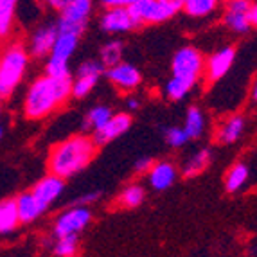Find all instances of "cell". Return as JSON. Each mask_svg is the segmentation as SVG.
<instances>
[{
	"mask_svg": "<svg viewBox=\"0 0 257 257\" xmlns=\"http://www.w3.org/2000/svg\"><path fill=\"white\" fill-rule=\"evenodd\" d=\"M56 38H58V27H56V24H43V26H40L31 35L29 47H27L29 56L38 58V60L49 56L52 47H54Z\"/></svg>",
	"mask_w": 257,
	"mask_h": 257,
	"instance_id": "obj_10",
	"label": "cell"
},
{
	"mask_svg": "<svg viewBox=\"0 0 257 257\" xmlns=\"http://www.w3.org/2000/svg\"><path fill=\"white\" fill-rule=\"evenodd\" d=\"M120 56H122V43L119 40H111V42L104 43L101 49V63L103 67H115L120 63Z\"/></svg>",
	"mask_w": 257,
	"mask_h": 257,
	"instance_id": "obj_25",
	"label": "cell"
},
{
	"mask_svg": "<svg viewBox=\"0 0 257 257\" xmlns=\"http://www.w3.org/2000/svg\"><path fill=\"white\" fill-rule=\"evenodd\" d=\"M234 58H236V51L232 47H223L219 51H216L214 54L207 60V77L210 81H218L221 79L225 74L228 72V69L234 63Z\"/></svg>",
	"mask_w": 257,
	"mask_h": 257,
	"instance_id": "obj_14",
	"label": "cell"
},
{
	"mask_svg": "<svg viewBox=\"0 0 257 257\" xmlns=\"http://www.w3.org/2000/svg\"><path fill=\"white\" fill-rule=\"evenodd\" d=\"M250 2L246 0H232L227 4V9H234V11H250Z\"/></svg>",
	"mask_w": 257,
	"mask_h": 257,
	"instance_id": "obj_34",
	"label": "cell"
},
{
	"mask_svg": "<svg viewBox=\"0 0 257 257\" xmlns=\"http://www.w3.org/2000/svg\"><path fill=\"white\" fill-rule=\"evenodd\" d=\"M95 151H97V146L86 135H72V137L58 142L49 153V175L58 176L61 180L72 178L74 175H77L90 164Z\"/></svg>",
	"mask_w": 257,
	"mask_h": 257,
	"instance_id": "obj_2",
	"label": "cell"
},
{
	"mask_svg": "<svg viewBox=\"0 0 257 257\" xmlns=\"http://www.w3.org/2000/svg\"><path fill=\"white\" fill-rule=\"evenodd\" d=\"M106 76L111 85L120 90H133L141 83V72L137 70V67H133L132 63H122V61L108 69Z\"/></svg>",
	"mask_w": 257,
	"mask_h": 257,
	"instance_id": "obj_11",
	"label": "cell"
},
{
	"mask_svg": "<svg viewBox=\"0 0 257 257\" xmlns=\"http://www.w3.org/2000/svg\"><path fill=\"white\" fill-rule=\"evenodd\" d=\"M0 111H2V108H0ZM2 135H4V128L0 126V139H2Z\"/></svg>",
	"mask_w": 257,
	"mask_h": 257,
	"instance_id": "obj_41",
	"label": "cell"
},
{
	"mask_svg": "<svg viewBox=\"0 0 257 257\" xmlns=\"http://www.w3.org/2000/svg\"><path fill=\"white\" fill-rule=\"evenodd\" d=\"M246 180H248V167H246V164H237L228 171L225 187H227L228 193H236L243 187Z\"/></svg>",
	"mask_w": 257,
	"mask_h": 257,
	"instance_id": "obj_24",
	"label": "cell"
},
{
	"mask_svg": "<svg viewBox=\"0 0 257 257\" xmlns=\"http://www.w3.org/2000/svg\"><path fill=\"white\" fill-rule=\"evenodd\" d=\"M99 26L104 33H126V31H132L133 27H137L126 8L106 9L99 20Z\"/></svg>",
	"mask_w": 257,
	"mask_h": 257,
	"instance_id": "obj_13",
	"label": "cell"
},
{
	"mask_svg": "<svg viewBox=\"0 0 257 257\" xmlns=\"http://www.w3.org/2000/svg\"><path fill=\"white\" fill-rule=\"evenodd\" d=\"M244 128V119L241 115H232L230 119L221 126V130L218 132V141L221 144H232L241 137Z\"/></svg>",
	"mask_w": 257,
	"mask_h": 257,
	"instance_id": "obj_18",
	"label": "cell"
},
{
	"mask_svg": "<svg viewBox=\"0 0 257 257\" xmlns=\"http://www.w3.org/2000/svg\"><path fill=\"white\" fill-rule=\"evenodd\" d=\"M72 97V77L40 76L31 83L24 95V115L31 120H42Z\"/></svg>",
	"mask_w": 257,
	"mask_h": 257,
	"instance_id": "obj_1",
	"label": "cell"
},
{
	"mask_svg": "<svg viewBox=\"0 0 257 257\" xmlns=\"http://www.w3.org/2000/svg\"><path fill=\"white\" fill-rule=\"evenodd\" d=\"M130 126H132V117L128 113H117V115H113L108 120L104 128H101L99 132H94L92 141H94L95 146H103V144H106V142L113 141V139L120 137L122 133L128 132Z\"/></svg>",
	"mask_w": 257,
	"mask_h": 257,
	"instance_id": "obj_12",
	"label": "cell"
},
{
	"mask_svg": "<svg viewBox=\"0 0 257 257\" xmlns=\"http://www.w3.org/2000/svg\"><path fill=\"white\" fill-rule=\"evenodd\" d=\"M18 225H20V219H18L15 198L2 200L0 202V234L2 236L4 234H11Z\"/></svg>",
	"mask_w": 257,
	"mask_h": 257,
	"instance_id": "obj_17",
	"label": "cell"
},
{
	"mask_svg": "<svg viewBox=\"0 0 257 257\" xmlns=\"http://www.w3.org/2000/svg\"><path fill=\"white\" fill-rule=\"evenodd\" d=\"M187 141H189V137L185 135L184 128H176V126H173V128L166 130V142L169 144V146L180 148V146H184Z\"/></svg>",
	"mask_w": 257,
	"mask_h": 257,
	"instance_id": "obj_31",
	"label": "cell"
},
{
	"mask_svg": "<svg viewBox=\"0 0 257 257\" xmlns=\"http://www.w3.org/2000/svg\"><path fill=\"white\" fill-rule=\"evenodd\" d=\"M104 67L101 61H95V60H88V61H83L79 67H77V74L76 76H95L99 77L103 74Z\"/></svg>",
	"mask_w": 257,
	"mask_h": 257,
	"instance_id": "obj_32",
	"label": "cell"
},
{
	"mask_svg": "<svg viewBox=\"0 0 257 257\" xmlns=\"http://www.w3.org/2000/svg\"><path fill=\"white\" fill-rule=\"evenodd\" d=\"M65 191V180L58 178L54 175H47L40 178L33 189H31V194L36 198V202L42 205L43 210H47L52 203L61 196V193Z\"/></svg>",
	"mask_w": 257,
	"mask_h": 257,
	"instance_id": "obj_9",
	"label": "cell"
},
{
	"mask_svg": "<svg viewBox=\"0 0 257 257\" xmlns=\"http://www.w3.org/2000/svg\"><path fill=\"white\" fill-rule=\"evenodd\" d=\"M15 13H17L15 0H0V38H6L13 31Z\"/></svg>",
	"mask_w": 257,
	"mask_h": 257,
	"instance_id": "obj_21",
	"label": "cell"
},
{
	"mask_svg": "<svg viewBox=\"0 0 257 257\" xmlns=\"http://www.w3.org/2000/svg\"><path fill=\"white\" fill-rule=\"evenodd\" d=\"M90 221H92V212L88 210V207H69V209H65L54 219L52 232H54L56 239L77 236L83 228L88 227Z\"/></svg>",
	"mask_w": 257,
	"mask_h": 257,
	"instance_id": "obj_7",
	"label": "cell"
},
{
	"mask_svg": "<svg viewBox=\"0 0 257 257\" xmlns=\"http://www.w3.org/2000/svg\"><path fill=\"white\" fill-rule=\"evenodd\" d=\"M92 13V2L90 0H70L69 6L61 11L58 18V31L60 33H74L81 36L88 26V18Z\"/></svg>",
	"mask_w": 257,
	"mask_h": 257,
	"instance_id": "obj_6",
	"label": "cell"
},
{
	"mask_svg": "<svg viewBox=\"0 0 257 257\" xmlns=\"http://www.w3.org/2000/svg\"><path fill=\"white\" fill-rule=\"evenodd\" d=\"M223 22L228 29L236 31V33H246L250 29V18H248V11H234V9H227L225 11V17Z\"/></svg>",
	"mask_w": 257,
	"mask_h": 257,
	"instance_id": "obj_23",
	"label": "cell"
},
{
	"mask_svg": "<svg viewBox=\"0 0 257 257\" xmlns=\"http://www.w3.org/2000/svg\"><path fill=\"white\" fill-rule=\"evenodd\" d=\"M182 0H130L128 9L130 17L135 26L141 24H160L175 17L182 11Z\"/></svg>",
	"mask_w": 257,
	"mask_h": 257,
	"instance_id": "obj_4",
	"label": "cell"
},
{
	"mask_svg": "<svg viewBox=\"0 0 257 257\" xmlns=\"http://www.w3.org/2000/svg\"><path fill=\"white\" fill-rule=\"evenodd\" d=\"M15 203H17V212H18L20 223H33L45 212V210L42 209V205L36 202V198L31 194V191L18 194V196L15 198Z\"/></svg>",
	"mask_w": 257,
	"mask_h": 257,
	"instance_id": "obj_15",
	"label": "cell"
},
{
	"mask_svg": "<svg viewBox=\"0 0 257 257\" xmlns=\"http://www.w3.org/2000/svg\"><path fill=\"white\" fill-rule=\"evenodd\" d=\"M0 42H2V38H0Z\"/></svg>",
	"mask_w": 257,
	"mask_h": 257,
	"instance_id": "obj_42",
	"label": "cell"
},
{
	"mask_svg": "<svg viewBox=\"0 0 257 257\" xmlns=\"http://www.w3.org/2000/svg\"><path fill=\"white\" fill-rule=\"evenodd\" d=\"M173 77H180L194 83L200 79L203 72V56L202 52L194 47H184L176 52L171 61Z\"/></svg>",
	"mask_w": 257,
	"mask_h": 257,
	"instance_id": "obj_8",
	"label": "cell"
},
{
	"mask_svg": "<svg viewBox=\"0 0 257 257\" xmlns=\"http://www.w3.org/2000/svg\"><path fill=\"white\" fill-rule=\"evenodd\" d=\"M253 99L257 101V83H255V86H253Z\"/></svg>",
	"mask_w": 257,
	"mask_h": 257,
	"instance_id": "obj_40",
	"label": "cell"
},
{
	"mask_svg": "<svg viewBox=\"0 0 257 257\" xmlns=\"http://www.w3.org/2000/svg\"><path fill=\"white\" fill-rule=\"evenodd\" d=\"M194 83L187 81V79H180V77H171L166 85V94L171 101H180L184 99L189 92L193 90Z\"/></svg>",
	"mask_w": 257,
	"mask_h": 257,
	"instance_id": "obj_27",
	"label": "cell"
},
{
	"mask_svg": "<svg viewBox=\"0 0 257 257\" xmlns=\"http://www.w3.org/2000/svg\"><path fill=\"white\" fill-rule=\"evenodd\" d=\"M153 160L151 159H146V157H144V159H141V160H137V162H135V171L137 173H144V171H150L151 167H153Z\"/></svg>",
	"mask_w": 257,
	"mask_h": 257,
	"instance_id": "obj_35",
	"label": "cell"
},
{
	"mask_svg": "<svg viewBox=\"0 0 257 257\" xmlns=\"http://www.w3.org/2000/svg\"><path fill=\"white\" fill-rule=\"evenodd\" d=\"M216 0H185L182 11L189 17H207L216 9Z\"/></svg>",
	"mask_w": 257,
	"mask_h": 257,
	"instance_id": "obj_26",
	"label": "cell"
},
{
	"mask_svg": "<svg viewBox=\"0 0 257 257\" xmlns=\"http://www.w3.org/2000/svg\"><path fill=\"white\" fill-rule=\"evenodd\" d=\"M130 0H104L103 8L106 9H117V8H128Z\"/></svg>",
	"mask_w": 257,
	"mask_h": 257,
	"instance_id": "obj_36",
	"label": "cell"
},
{
	"mask_svg": "<svg viewBox=\"0 0 257 257\" xmlns=\"http://www.w3.org/2000/svg\"><path fill=\"white\" fill-rule=\"evenodd\" d=\"M29 52L22 43H9L0 54V101H8L15 94L27 72Z\"/></svg>",
	"mask_w": 257,
	"mask_h": 257,
	"instance_id": "obj_3",
	"label": "cell"
},
{
	"mask_svg": "<svg viewBox=\"0 0 257 257\" xmlns=\"http://www.w3.org/2000/svg\"><path fill=\"white\" fill-rule=\"evenodd\" d=\"M248 18H250V26L257 27V2H255V4H252V6H250Z\"/></svg>",
	"mask_w": 257,
	"mask_h": 257,
	"instance_id": "obj_38",
	"label": "cell"
},
{
	"mask_svg": "<svg viewBox=\"0 0 257 257\" xmlns=\"http://www.w3.org/2000/svg\"><path fill=\"white\" fill-rule=\"evenodd\" d=\"M69 2L70 0H51V2H49V6H51V8H54L56 11H63L65 8H67V6H69Z\"/></svg>",
	"mask_w": 257,
	"mask_h": 257,
	"instance_id": "obj_37",
	"label": "cell"
},
{
	"mask_svg": "<svg viewBox=\"0 0 257 257\" xmlns=\"http://www.w3.org/2000/svg\"><path fill=\"white\" fill-rule=\"evenodd\" d=\"M97 81L99 77L95 76H76V79H72V97L83 99L88 95Z\"/></svg>",
	"mask_w": 257,
	"mask_h": 257,
	"instance_id": "obj_29",
	"label": "cell"
},
{
	"mask_svg": "<svg viewBox=\"0 0 257 257\" xmlns=\"http://www.w3.org/2000/svg\"><path fill=\"white\" fill-rule=\"evenodd\" d=\"M205 130V117H203L202 110L198 106H191L185 115V135L189 139H198Z\"/></svg>",
	"mask_w": 257,
	"mask_h": 257,
	"instance_id": "obj_20",
	"label": "cell"
},
{
	"mask_svg": "<svg viewBox=\"0 0 257 257\" xmlns=\"http://www.w3.org/2000/svg\"><path fill=\"white\" fill-rule=\"evenodd\" d=\"M52 252H54V255H58V257H76V253H77V236L56 239L54 246H52Z\"/></svg>",
	"mask_w": 257,
	"mask_h": 257,
	"instance_id": "obj_30",
	"label": "cell"
},
{
	"mask_svg": "<svg viewBox=\"0 0 257 257\" xmlns=\"http://www.w3.org/2000/svg\"><path fill=\"white\" fill-rule=\"evenodd\" d=\"M139 106H141V103H139V101L135 97H132L128 101V108H130V110H137Z\"/></svg>",
	"mask_w": 257,
	"mask_h": 257,
	"instance_id": "obj_39",
	"label": "cell"
},
{
	"mask_svg": "<svg viewBox=\"0 0 257 257\" xmlns=\"http://www.w3.org/2000/svg\"><path fill=\"white\" fill-rule=\"evenodd\" d=\"M210 162V153L209 150H202L198 151L196 155H193V159H189L187 162H185L184 166V176L185 178H193V176L200 175V173H203L207 169V166H209Z\"/></svg>",
	"mask_w": 257,
	"mask_h": 257,
	"instance_id": "obj_22",
	"label": "cell"
},
{
	"mask_svg": "<svg viewBox=\"0 0 257 257\" xmlns=\"http://www.w3.org/2000/svg\"><path fill=\"white\" fill-rule=\"evenodd\" d=\"M144 200V189L141 185L133 184V185H128V187L119 194V203L126 209H135L139 207Z\"/></svg>",
	"mask_w": 257,
	"mask_h": 257,
	"instance_id": "obj_28",
	"label": "cell"
},
{
	"mask_svg": "<svg viewBox=\"0 0 257 257\" xmlns=\"http://www.w3.org/2000/svg\"><path fill=\"white\" fill-rule=\"evenodd\" d=\"M99 196H101V193H99V191H92V193H86V194H83V196L77 198L76 202L72 203V207H86L88 203H94Z\"/></svg>",
	"mask_w": 257,
	"mask_h": 257,
	"instance_id": "obj_33",
	"label": "cell"
},
{
	"mask_svg": "<svg viewBox=\"0 0 257 257\" xmlns=\"http://www.w3.org/2000/svg\"><path fill=\"white\" fill-rule=\"evenodd\" d=\"M81 36L74 35V33H60L58 31V38L54 42L51 54L45 63V76L51 77H69V60L76 51L77 43Z\"/></svg>",
	"mask_w": 257,
	"mask_h": 257,
	"instance_id": "obj_5",
	"label": "cell"
},
{
	"mask_svg": "<svg viewBox=\"0 0 257 257\" xmlns=\"http://www.w3.org/2000/svg\"><path fill=\"white\" fill-rule=\"evenodd\" d=\"M111 117H113V113H111L110 108L99 104V106H94L85 115V119H83V128L85 130L92 128L94 132H99L101 128L106 126V122L111 119Z\"/></svg>",
	"mask_w": 257,
	"mask_h": 257,
	"instance_id": "obj_19",
	"label": "cell"
},
{
	"mask_svg": "<svg viewBox=\"0 0 257 257\" xmlns=\"http://www.w3.org/2000/svg\"><path fill=\"white\" fill-rule=\"evenodd\" d=\"M176 180V169L169 162H157L150 169V184L157 191L169 189Z\"/></svg>",
	"mask_w": 257,
	"mask_h": 257,
	"instance_id": "obj_16",
	"label": "cell"
}]
</instances>
